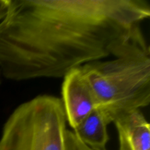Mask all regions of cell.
<instances>
[{
	"instance_id": "6da1fadb",
	"label": "cell",
	"mask_w": 150,
	"mask_h": 150,
	"mask_svg": "<svg viewBox=\"0 0 150 150\" xmlns=\"http://www.w3.org/2000/svg\"><path fill=\"white\" fill-rule=\"evenodd\" d=\"M149 17L146 0H11L0 22V75L63 79L113 57Z\"/></svg>"
},
{
	"instance_id": "7a4b0ae2",
	"label": "cell",
	"mask_w": 150,
	"mask_h": 150,
	"mask_svg": "<svg viewBox=\"0 0 150 150\" xmlns=\"http://www.w3.org/2000/svg\"><path fill=\"white\" fill-rule=\"evenodd\" d=\"M113 57L79 67L108 125L150 103V49L141 26Z\"/></svg>"
},
{
	"instance_id": "3957f363",
	"label": "cell",
	"mask_w": 150,
	"mask_h": 150,
	"mask_svg": "<svg viewBox=\"0 0 150 150\" xmlns=\"http://www.w3.org/2000/svg\"><path fill=\"white\" fill-rule=\"evenodd\" d=\"M67 131L61 99L38 95L19 105L8 117L0 150H65Z\"/></svg>"
},
{
	"instance_id": "277c9868",
	"label": "cell",
	"mask_w": 150,
	"mask_h": 150,
	"mask_svg": "<svg viewBox=\"0 0 150 150\" xmlns=\"http://www.w3.org/2000/svg\"><path fill=\"white\" fill-rule=\"evenodd\" d=\"M62 98L67 123L75 130L97 107L96 100L87 81L79 67L63 78Z\"/></svg>"
},
{
	"instance_id": "5b68a950",
	"label": "cell",
	"mask_w": 150,
	"mask_h": 150,
	"mask_svg": "<svg viewBox=\"0 0 150 150\" xmlns=\"http://www.w3.org/2000/svg\"><path fill=\"white\" fill-rule=\"evenodd\" d=\"M118 133L119 150H150V125L141 110L114 122Z\"/></svg>"
},
{
	"instance_id": "8992f818",
	"label": "cell",
	"mask_w": 150,
	"mask_h": 150,
	"mask_svg": "<svg viewBox=\"0 0 150 150\" xmlns=\"http://www.w3.org/2000/svg\"><path fill=\"white\" fill-rule=\"evenodd\" d=\"M108 125L103 114L96 108L73 131L86 146L95 149H105L109 140Z\"/></svg>"
},
{
	"instance_id": "52a82bcc",
	"label": "cell",
	"mask_w": 150,
	"mask_h": 150,
	"mask_svg": "<svg viewBox=\"0 0 150 150\" xmlns=\"http://www.w3.org/2000/svg\"><path fill=\"white\" fill-rule=\"evenodd\" d=\"M65 150H106L105 149H95L86 146L83 143L77 136H76L73 130H67L66 133Z\"/></svg>"
},
{
	"instance_id": "ba28073f",
	"label": "cell",
	"mask_w": 150,
	"mask_h": 150,
	"mask_svg": "<svg viewBox=\"0 0 150 150\" xmlns=\"http://www.w3.org/2000/svg\"><path fill=\"white\" fill-rule=\"evenodd\" d=\"M11 0H0V22L5 18Z\"/></svg>"
},
{
	"instance_id": "9c48e42d",
	"label": "cell",
	"mask_w": 150,
	"mask_h": 150,
	"mask_svg": "<svg viewBox=\"0 0 150 150\" xmlns=\"http://www.w3.org/2000/svg\"><path fill=\"white\" fill-rule=\"evenodd\" d=\"M0 77H1V75H0Z\"/></svg>"
}]
</instances>
